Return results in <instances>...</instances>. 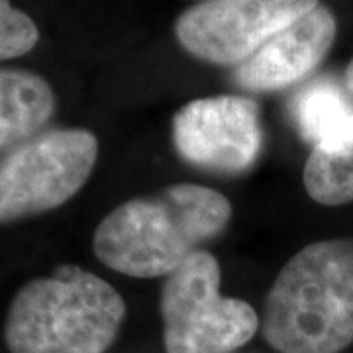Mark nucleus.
<instances>
[{
    "instance_id": "0eeeda50",
    "label": "nucleus",
    "mask_w": 353,
    "mask_h": 353,
    "mask_svg": "<svg viewBox=\"0 0 353 353\" xmlns=\"http://www.w3.org/2000/svg\"><path fill=\"white\" fill-rule=\"evenodd\" d=\"M173 145L194 167L243 173L255 163L263 145L259 104L236 94L190 101L173 118Z\"/></svg>"
},
{
    "instance_id": "7ed1b4c3",
    "label": "nucleus",
    "mask_w": 353,
    "mask_h": 353,
    "mask_svg": "<svg viewBox=\"0 0 353 353\" xmlns=\"http://www.w3.org/2000/svg\"><path fill=\"white\" fill-rule=\"evenodd\" d=\"M126 316L122 294L77 265H59L14 294L4 320L10 353H104Z\"/></svg>"
},
{
    "instance_id": "f03ea898",
    "label": "nucleus",
    "mask_w": 353,
    "mask_h": 353,
    "mask_svg": "<svg viewBox=\"0 0 353 353\" xmlns=\"http://www.w3.org/2000/svg\"><path fill=\"white\" fill-rule=\"evenodd\" d=\"M265 341L281 353H338L353 343V240H320L285 265L263 306Z\"/></svg>"
},
{
    "instance_id": "f8f14e48",
    "label": "nucleus",
    "mask_w": 353,
    "mask_h": 353,
    "mask_svg": "<svg viewBox=\"0 0 353 353\" xmlns=\"http://www.w3.org/2000/svg\"><path fill=\"white\" fill-rule=\"evenodd\" d=\"M39 41L34 18L16 8L12 0H0V61L24 57Z\"/></svg>"
},
{
    "instance_id": "20e7f679",
    "label": "nucleus",
    "mask_w": 353,
    "mask_h": 353,
    "mask_svg": "<svg viewBox=\"0 0 353 353\" xmlns=\"http://www.w3.org/2000/svg\"><path fill=\"white\" fill-rule=\"evenodd\" d=\"M159 304L167 353H230L261 326L245 301L220 294V265L204 250L165 277Z\"/></svg>"
},
{
    "instance_id": "9b49d317",
    "label": "nucleus",
    "mask_w": 353,
    "mask_h": 353,
    "mask_svg": "<svg viewBox=\"0 0 353 353\" xmlns=\"http://www.w3.org/2000/svg\"><path fill=\"white\" fill-rule=\"evenodd\" d=\"M303 181L310 199L320 204L353 202V134L338 143L312 148Z\"/></svg>"
},
{
    "instance_id": "6e6552de",
    "label": "nucleus",
    "mask_w": 353,
    "mask_h": 353,
    "mask_svg": "<svg viewBox=\"0 0 353 353\" xmlns=\"http://www.w3.org/2000/svg\"><path fill=\"white\" fill-rule=\"evenodd\" d=\"M338 34L336 16L322 2L283 28L236 67L234 81L243 90L269 92L292 87L310 75L332 50Z\"/></svg>"
},
{
    "instance_id": "ddd939ff",
    "label": "nucleus",
    "mask_w": 353,
    "mask_h": 353,
    "mask_svg": "<svg viewBox=\"0 0 353 353\" xmlns=\"http://www.w3.org/2000/svg\"><path fill=\"white\" fill-rule=\"evenodd\" d=\"M345 87L350 92H353V59L347 65V69H345Z\"/></svg>"
},
{
    "instance_id": "9d476101",
    "label": "nucleus",
    "mask_w": 353,
    "mask_h": 353,
    "mask_svg": "<svg viewBox=\"0 0 353 353\" xmlns=\"http://www.w3.org/2000/svg\"><path fill=\"white\" fill-rule=\"evenodd\" d=\"M292 116L312 148L338 143L353 134V102L330 79L303 88L292 101Z\"/></svg>"
},
{
    "instance_id": "39448f33",
    "label": "nucleus",
    "mask_w": 353,
    "mask_h": 353,
    "mask_svg": "<svg viewBox=\"0 0 353 353\" xmlns=\"http://www.w3.org/2000/svg\"><path fill=\"white\" fill-rule=\"evenodd\" d=\"M99 139L85 128H57L16 145L0 161V224L57 210L87 185Z\"/></svg>"
},
{
    "instance_id": "f257e3e1",
    "label": "nucleus",
    "mask_w": 353,
    "mask_h": 353,
    "mask_svg": "<svg viewBox=\"0 0 353 353\" xmlns=\"http://www.w3.org/2000/svg\"><path fill=\"white\" fill-rule=\"evenodd\" d=\"M232 204L214 189L179 183L116 206L94 230L99 261L128 277H167L224 232Z\"/></svg>"
},
{
    "instance_id": "423d86ee",
    "label": "nucleus",
    "mask_w": 353,
    "mask_h": 353,
    "mask_svg": "<svg viewBox=\"0 0 353 353\" xmlns=\"http://www.w3.org/2000/svg\"><path fill=\"white\" fill-rule=\"evenodd\" d=\"M320 0H202L176 18L181 48L204 63L238 67Z\"/></svg>"
},
{
    "instance_id": "1a4fd4ad",
    "label": "nucleus",
    "mask_w": 353,
    "mask_h": 353,
    "mask_svg": "<svg viewBox=\"0 0 353 353\" xmlns=\"http://www.w3.org/2000/svg\"><path fill=\"white\" fill-rule=\"evenodd\" d=\"M55 108L57 97L46 77L20 67H0V150L38 136Z\"/></svg>"
}]
</instances>
